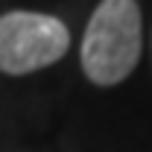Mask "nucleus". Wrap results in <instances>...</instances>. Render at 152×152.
Wrapping results in <instances>:
<instances>
[{
	"label": "nucleus",
	"instance_id": "obj_1",
	"mask_svg": "<svg viewBox=\"0 0 152 152\" xmlns=\"http://www.w3.org/2000/svg\"><path fill=\"white\" fill-rule=\"evenodd\" d=\"M140 47L143 23L137 0H99L79 47L82 73L91 85L114 88L137 67Z\"/></svg>",
	"mask_w": 152,
	"mask_h": 152
},
{
	"label": "nucleus",
	"instance_id": "obj_2",
	"mask_svg": "<svg viewBox=\"0 0 152 152\" xmlns=\"http://www.w3.org/2000/svg\"><path fill=\"white\" fill-rule=\"evenodd\" d=\"M70 50L67 23L47 12L12 9L0 15V70L26 76L56 64Z\"/></svg>",
	"mask_w": 152,
	"mask_h": 152
}]
</instances>
